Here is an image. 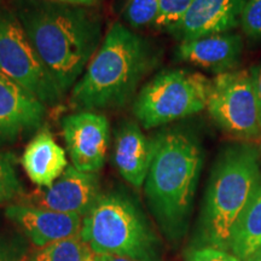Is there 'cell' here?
I'll return each mask as SVG.
<instances>
[{
  "label": "cell",
  "mask_w": 261,
  "mask_h": 261,
  "mask_svg": "<svg viewBox=\"0 0 261 261\" xmlns=\"http://www.w3.org/2000/svg\"><path fill=\"white\" fill-rule=\"evenodd\" d=\"M259 151H260V158H261V144L259 145Z\"/></svg>",
  "instance_id": "f1b7e54d"
},
{
  "label": "cell",
  "mask_w": 261,
  "mask_h": 261,
  "mask_svg": "<svg viewBox=\"0 0 261 261\" xmlns=\"http://www.w3.org/2000/svg\"><path fill=\"white\" fill-rule=\"evenodd\" d=\"M160 55L148 39L114 22L84 74L70 91V106L86 112L117 109L132 99L158 65Z\"/></svg>",
  "instance_id": "7a4b0ae2"
},
{
  "label": "cell",
  "mask_w": 261,
  "mask_h": 261,
  "mask_svg": "<svg viewBox=\"0 0 261 261\" xmlns=\"http://www.w3.org/2000/svg\"><path fill=\"white\" fill-rule=\"evenodd\" d=\"M207 110L224 132L236 139H261L259 104L250 70L218 74L212 79Z\"/></svg>",
  "instance_id": "ba28073f"
},
{
  "label": "cell",
  "mask_w": 261,
  "mask_h": 261,
  "mask_svg": "<svg viewBox=\"0 0 261 261\" xmlns=\"http://www.w3.org/2000/svg\"><path fill=\"white\" fill-rule=\"evenodd\" d=\"M160 12V0H127L122 10V19L127 27L140 31L154 27Z\"/></svg>",
  "instance_id": "d6986e66"
},
{
  "label": "cell",
  "mask_w": 261,
  "mask_h": 261,
  "mask_svg": "<svg viewBox=\"0 0 261 261\" xmlns=\"http://www.w3.org/2000/svg\"><path fill=\"white\" fill-rule=\"evenodd\" d=\"M24 194L16 169L15 156L10 152H0V204L18 202Z\"/></svg>",
  "instance_id": "ffe728a7"
},
{
  "label": "cell",
  "mask_w": 261,
  "mask_h": 261,
  "mask_svg": "<svg viewBox=\"0 0 261 261\" xmlns=\"http://www.w3.org/2000/svg\"><path fill=\"white\" fill-rule=\"evenodd\" d=\"M212 79L197 71L166 69L142 87L133 114L145 129L156 128L207 109Z\"/></svg>",
  "instance_id": "8992f818"
},
{
  "label": "cell",
  "mask_w": 261,
  "mask_h": 261,
  "mask_svg": "<svg viewBox=\"0 0 261 261\" xmlns=\"http://www.w3.org/2000/svg\"><path fill=\"white\" fill-rule=\"evenodd\" d=\"M5 215L21 228L35 247L80 237L83 217L67 214L23 203H12L6 207Z\"/></svg>",
  "instance_id": "7c38bea8"
},
{
  "label": "cell",
  "mask_w": 261,
  "mask_h": 261,
  "mask_svg": "<svg viewBox=\"0 0 261 261\" xmlns=\"http://www.w3.org/2000/svg\"><path fill=\"white\" fill-rule=\"evenodd\" d=\"M203 163L200 139L182 127L154 137V155L144 182L149 208L169 238H179L189 226Z\"/></svg>",
  "instance_id": "3957f363"
},
{
  "label": "cell",
  "mask_w": 261,
  "mask_h": 261,
  "mask_svg": "<svg viewBox=\"0 0 261 261\" xmlns=\"http://www.w3.org/2000/svg\"><path fill=\"white\" fill-rule=\"evenodd\" d=\"M80 238L97 255L158 261V238L135 198L123 191L100 194L83 218Z\"/></svg>",
  "instance_id": "5b68a950"
},
{
  "label": "cell",
  "mask_w": 261,
  "mask_h": 261,
  "mask_svg": "<svg viewBox=\"0 0 261 261\" xmlns=\"http://www.w3.org/2000/svg\"><path fill=\"white\" fill-rule=\"evenodd\" d=\"M194 0H160V12L154 28L171 33L180 22Z\"/></svg>",
  "instance_id": "44dd1931"
},
{
  "label": "cell",
  "mask_w": 261,
  "mask_h": 261,
  "mask_svg": "<svg viewBox=\"0 0 261 261\" xmlns=\"http://www.w3.org/2000/svg\"><path fill=\"white\" fill-rule=\"evenodd\" d=\"M247 0H194L171 32L180 41L230 33L241 25Z\"/></svg>",
  "instance_id": "4fadbf2b"
},
{
  "label": "cell",
  "mask_w": 261,
  "mask_h": 261,
  "mask_svg": "<svg viewBox=\"0 0 261 261\" xmlns=\"http://www.w3.org/2000/svg\"><path fill=\"white\" fill-rule=\"evenodd\" d=\"M3 2H4V0H0V4H2V3H3Z\"/></svg>",
  "instance_id": "4dcf8cb0"
},
{
  "label": "cell",
  "mask_w": 261,
  "mask_h": 261,
  "mask_svg": "<svg viewBox=\"0 0 261 261\" xmlns=\"http://www.w3.org/2000/svg\"><path fill=\"white\" fill-rule=\"evenodd\" d=\"M100 194L97 173L79 171L68 166L63 174L50 188H38L24 194L16 203H23L67 214L85 217Z\"/></svg>",
  "instance_id": "30bf717a"
},
{
  "label": "cell",
  "mask_w": 261,
  "mask_h": 261,
  "mask_svg": "<svg viewBox=\"0 0 261 261\" xmlns=\"http://www.w3.org/2000/svg\"><path fill=\"white\" fill-rule=\"evenodd\" d=\"M23 261H96V253L80 237L38 248Z\"/></svg>",
  "instance_id": "ac0fdd59"
},
{
  "label": "cell",
  "mask_w": 261,
  "mask_h": 261,
  "mask_svg": "<svg viewBox=\"0 0 261 261\" xmlns=\"http://www.w3.org/2000/svg\"><path fill=\"white\" fill-rule=\"evenodd\" d=\"M62 133L75 168L97 173L103 167L110 142V126L106 115L79 110L62 120Z\"/></svg>",
  "instance_id": "9c48e42d"
},
{
  "label": "cell",
  "mask_w": 261,
  "mask_h": 261,
  "mask_svg": "<svg viewBox=\"0 0 261 261\" xmlns=\"http://www.w3.org/2000/svg\"><path fill=\"white\" fill-rule=\"evenodd\" d=\"M21 163L28 178L39 188H50L68 168L67 152L45 126L25 146Z\"/></svg>",
  "instance_id": "2e32d148"
},
{
  "label": "cell",
  "mask_w": 261,
  "mask_h": 261,
  "mask_svg": "<svg viewBox=\"0 0 261 261\" xmlns=\"http://www.w3.org/2000/svg\"><path fill=\"white\" fill-rule=\"evenodd\" d=\"M249 70H250V74H252V77H253L254 90H255L257 104H259L260 119H261V63L254 65V67L250 68Z\"/></svg>",
  "instance_id": "d4e9b609"
},
{
  "label": "cell",
  "mask_w": 261,
  "mask_h": 261,
  "mask_svg": "<svg viewBox=\"0 0 261 261\" xmlns=\"http://www.w3.org/2000/svg\"><path fill=\"white\" fill-rule=\"evenodd\" d=\"M259 148L241 143L227 146L212 171L202 207V237L210 246L230 250L236 220L261 178Z\"/></svg>",
  "instance_id": "277c9868"
},
{
  "label": "cell",
  "mask_w": 261,
  "mask_h": 261,
  "mask_svg": "<svg viewBox=\"0 0 261 261\" xmlns=\"http://www.w3.org/2000/svg\"><path fill=\"white\" fill-rule=\"evenodd\" d=\"M242 52V35L230 32L180 41L177 57L218 75L234 70Z\"/></svg>",
  "instance_id": "5bb4252c"
},
{
  "label": "cell",
  "mask_w": 261,
  "mask_h": 261,
  "mask_svg": "<svg viewBox=\"0 0 261 261\" xmlns=\"http://www.w3.org/2000/svg\"><path fill=\"white\" fill-rule=\"evenodd\" d=\"M48 2H57V3H65V4L73 5H83V6H92L94 5L91 0H48Z\"/></svg>",
  "instance_id": "4316f807"
},
{
  "label": "cell",
  "mask_w": 261,
  "mask_h": 261,
  "mask_svg": "<svg viewBox=\"0 0 261 261\" xmlns=\"http://www.w3.org/2000/svg\"><path fill=\"white\" fill-rule=\"evenodd\" d=\"M261 247V178L240 214L231 234L230 250L241 261H249Z\"/></svg>",
  "instance_id": "e0dca14e"
},
{
  "label": "cell",
  "mask_w": 261,
  "mask_h": 261,
  "mask_svg": "<svg viewBox=\"0 0 261 261\" xmlns=\"http://www.w3.org/2000/svg\"><path fill=\"white\" fill-rule=\"evenodd\" d=\"M46 106L0 73V148L44 127Z\"/></svg>",
  "instance_id": "8fae6325"
},
{
  "label": "cell",
  "mask_w": 261,
  "mask_h": 261,
  "mask_svg": "<svg viewBox=\"0 0 261 261\" xmlns=\"http://www.w3.org/2000/svg\"><path fill=\"white\" fill-rule=\"evenodd\" d=\"M241 27L252 40H261V0H247L241 16Z\"/></svg>",
  "instance_id": "7402d4cb"
},
{
  "label": "cell",
  "mask_w": 261,
  "mask_h": 261,
  "mask_svg": "<svg viewBox=\"0 0 261 261\" xmlns=\"http://www.w3.org/2000/svg\"><path fill=\"white\" fill-rule=\"evenodd\" d=\"M154 155V138H149L136 121H125L117 129L114 162L121 177L132 187L142 188Z\"/></svg>",
  "instance_id": "9a60e30c"
},
{
  "label": "cell",
  "mask_w": 261,
  "mask_h": 261,
  "mask_svg": "<svg viewBox=\"0 0 261 261\" xmlns=\"http://www.w3.org/2000/svg\"><path fill=\"white\" fill-rule=\"evenodd\" d=\"M249 261H261V247L256 250L255 254H254V255L250 257Z\"/></svg>",
  "instance_id": "83f0119b"
},
{
  "label": "cell",
  "mask_w": 261,
  "mask_h": 261,
  "mask_svg": "<svg viewBox=\"0 0 261 261\" xmlns=\"http://www.w3.org/2000/svg\"><path fill=\"white\" fill-rule=\"evenodd\" d=\"M187 261H241L234 254L227 250L207 246L192 249L188 253Z\"/></svg>",
  "instance_id": "603a6c76"
},
{
  "label": "cell",
  "mask_w": 261,
  "mask_h": 261,
  "mask_svg": "<svg viewBox=\"0 0 261 261\" xmlns=\"http://www.w3.org/2000/svg\"><path fill=\"white\" fill-rule=\"evenodd\" d=\"M0 73L15 81L46 107L63 100L56 81L48 73L14 10L0 5Z\"/></svg>",
  "instance_id": "52a82bcc"
},
{
  "label": "cell",
  "mask_w": 261,
  "mask_h": 261,
  "mask_svg": "<svg viewBox=\"0 0 261 261\" xmlns=\"http://www.w3.org/2000/svg\"><path fill=\"white\" fill-rule=\"evenodd\" d=\"M24 244L17 240L0 236V261H23Z\"/></svg>",
  "instance_id": "cb8c5ba5"
},
{
  "label": "cell",
  "mask_w": 261,
  "mask_h": 261,
  "mask_svg": "<svg viewBox=\"0 0 261 261\" xmlns=\"http://www.w3.org/2000/svg\"><path fill=\"white\" fill-rule=\"evenodd\" d=\"M91 2H92V3H93V4H96V3L98 2V0H91Z\"/></svg>",
  "instance_id": "f546056e"
},
{
  "label": "cell",
  "mask_w": 261,
  "mask_h": 261,
  "mask_svg": "<svg viewBox=\"0 0 261 261\" xmlns=\"http://www.w3.org/2000/svg\"><path fill=\"white\" fill-rule=\"evenodd\" d=\"M96 261H139L135 259H129V257L123 256H116V255H97L96 254Z\"/></svg>",
  "instance_id": "484cf974"
},
{
  "label": "cell",
  "mask_w": 261,
  "mask_h": 261,
  "mask_svg": "<svg viewBox=\"0 0 261 261\" xmlns=\"http://www.w3.org/2000/svg\"><path fill=\"white\" fill-rule=\"evenodd\" d=\"M14 11L62 92H69L102 44V19L89 6L48 0H16Z\"/></svg>",
  "instance_id": "6da1fadb"
}]
</instances>
